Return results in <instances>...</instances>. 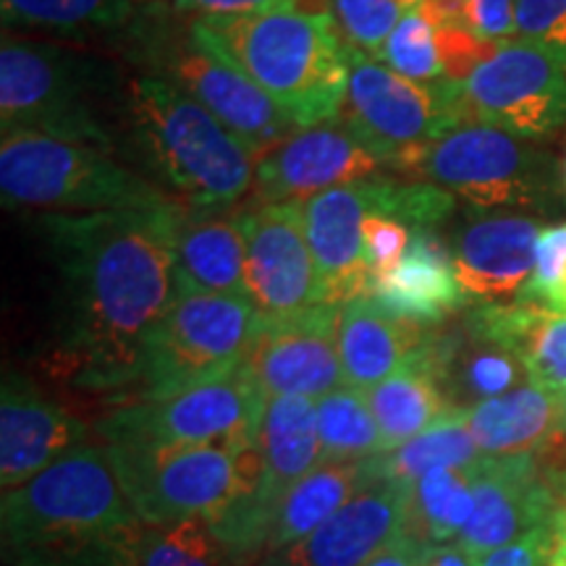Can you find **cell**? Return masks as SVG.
I'll list each match as a JSON object with an SVG mask.
<instances>
[{
    "mask_svg": "<svg viewBox=\"0 0 566 566\" xmlns=\"http://www.w3.org/2000/svg\"><path fill=\"white\" fill-rule=\"evenodd\" d=\"M365 462H321L289 488L275 509L265 556L302 541L370 483Z\"/></svg>",
    "mask_w": 566,
    "mask_h": 566,
    "instance_id": "obj_29",
    "label": "cell"
},
{
    "mask_svg": "<svg viewBox=\"0 0 566 566\" xmlns=\"http://www.w3.org/2000/svg\"><path fill=\"white\" fill-rule=\"evenodd\" d=\"M551 543H554V520L546 522V525L533 527L530 533L491 551V554L480 556L475 566H543Z\"/></svg>",
    "mask_w": 566,
    "mask_h": 566,
    "instance_id": "obj_43",
    "label": "cell"
},
{
    "mask_svg": "<svg viewBox=\"0 0 566 566\" xmlns=\"http://www.w3.org/2000/svg\"><path fill=\"white\" fill-rule=\"evenodd\" d=\"M338 313L342 307L317 304L286 317L260 315L258 334L242 367L265 399H321L346 384L338 354Z\"/></svg>",
    "mask_w": 566,
    "mask_h": 566,
    "instance_id": "obj_14",
    "label": "cell"
},
{
    "mask_svg": "<svg viewBox=\"0 0 566 566\" xmlns=\"http://www.w3.org/2000/svg\"><path fill=\"white\" fill-rule=\"evenodd\" d=\"M472 495L475 509L457 541L472 562L537 525H546L562 506V499L543 480L533 454L480 459L472 470Z\"/></svg>",
    "mask_w": 566,
    "mask_h": 566,
    "instance_id": "obj_17",
    "label": "cell"
},
{
    "mask_svg": "<svg viewBox=\"0 0 566 566\" xmlns=\"http://www.w3.org/2000/svg\"><path fill=\"white\" fill-rule=\"evenodd\" d=\"M134 512L145 525L210 522L247 488L265 483L258 443H103Z\"/></svg>",
    "mask_w": 566,
    "mask_h": 566,
    "instance_id": "obj_7",
    "label": "cell"
},
{
    "mask_svg": "<svg viewBox=\"0 0 566 566\" xmlns=\"http://www.w3.org/2000/svg\"><path fill=\"white\" fill-rule=\"evenodd\" d=\"M472 470H436L405 488V535L422 548L457 546L475 509Z\"/></svg>",
    "mask_w": 566,
    "mask_h": 566,
    "instance_id": "obj_31",
    "label": "cell"
},
{
    "mask_svg": "<svg viewBox=\"0 0 566 566\" xmlns=\"http://www.w3.org/2000/svg\"><path fill=\"white\" fill-rule=\"evenodd\" d=\"M254 443H258L265 467V501L275 516L281 495L323 462L321 433H317V401L307 396L265 399Z\"/></svg>",
    "mask_w": 566,
    "mask_h": 566,
    "instance_id": "obj_28",
    "label": "cell"
},
{
    "mask_svg": "<svg viewBox=\"0 0 566 566\" xmlns=\"http://www.w3.org/2000/svg\"><path fill=\"white\" fill-rule=\"evenodd\" d=\"M0 533L9 566H139L145 522L105 446L84 443L3 491Z\"/></svg>",
    "mask_w": 566,
    "mask_h": 566,
    "instance_id": "obj_2",
    "label": "cell"
},
{
    "mask_svg": "<svg viewBox=\"0 0 566 566\" xmlns=\"http://www.w3.org/2000/svg\"><path fill=\"white\" fill-rule=\"evenodd\" d=\"M380 61L407 80L422 84L446 82L443 21L428 6H412L388 38Z\"/></svg>",
    "mask_w": 566,
    "mask_h": 566,
    "instance_id": "obj_35",
    "label": "cell"
},
{
    "mask_svg": "<svg viewBox=\"0 0 566 566\" xmlns=\"http://www.w3.org/2000/svg\"><path fill=\"white\" fill-rule=\"evenodd\" d=\"M516 0H464L462 24L483 45H504L516 38Z\"/></svg>",
    "mask_w": 566,
    "mask_h": 566,
    "instance_id": "obj_41",
    "label": "cell"
},
{
    "mask_svg": "<svg viewBox=\"0 0 566 566\" xmlns=\"http://www.w3.org/2000/svg\"><path fill=\"white\" fill-rule=\"evenodd\" d=\"M189 27L250 76L300 129L342 116L349 42L331 11L279 6L247 17L195 19Z\"/></svg>",
    "mask_w": 566,
    "mask_h": 566,
    "instance_id": "obj_3",
    "label": "cell"
},
{
    "mask_svg": "<svg viewBox=\"0 0 566 566\" xmlns=\"http://www.w3.org/2000/svg\"><path fill=\"white\" fill-rule=\"evenodd\" d=\"M520 302L566 315V223L546 226L535 244V268Z\"/></svg>",
    "mask_w": 566,
    "mask_h": 566,
    "instance_id": "obj_38",
    "label": "cell"
},
{
    "mask_svg": "<svg viewBox=\"0 0 566 566\" xmlns=\"http://www.w3.org/2000/svg\"><path fill=\"white\" fill-rule=\"evenodd\" d=\"M562 181H564V189H566V158H564V166H562Z\"/></svg>",
    "mask_w": 566,
    "mask_h": 566,
    "instance_id": "obj_47",
    "label": "cell"
},
{
    "mask_svg": "<svg viewBox=\"0 0 566 566\" xmlns=\"http://www.w3.org/2000/svg\"><path fill=\"white\" fill-rule=\"evenodd\" d=\"M0 192L6 208L66 216L158 210L179 202L111 150L42 134H3Z\"/></svg>",
    "mask_w": 566,
    "mask_h": 566,
    "instance_id": "obj_6",
    "label": "cell"
},
{
    "mask_svg": "<svg viewBox=\"0 0 566 566\" xmlns=\"http://www.w3.org/2000/svg\"><path fill=\"white\" fill-rule=\"evenodd\" d=\"M564 412H566V391H564Z\"/></svg>",
    "mask_w": 566,
    "mask_h": 566,
    "instance_id": "obj_49",
    "label": "cell"
},
{
    "mask_svg": "<svg viewBox=\"0 0 566 566\" xmlns=\"http://www.w3.org/2000/svg\"><path fill=\"white\" fill-rule=\"evenodd\" d=\"M541 221L530 216H493L464 226L451 244L459 289L467 302L520 300L535 268Z\"/></svg>",
    "mask_w": 566,
    "mask_h": 566,
    "instance_id": "obj_21",
    "label": "cell"
},
{
    "mask_svg": "<svg viewBox=\"0 0 566 566\" xmlns=\"http://www.w3.org/2000/svg\"><path fill=\"white\" fill-rule=\"evenodd\" d=\"M405 535V488L373 478L349 504L263 566H365Z\"/></svg>",
    "mask_w": 566,
    "mask_h": 566,
    "instance_id": "obj_19",
    "label": "cell"
},
{
    "mask_svg": "<svg viewBox=\"0 0 566 566\" xmlns=\"http://www.w3.org/2000/svg\"><path fill=\"white\" fill-rule=\"evenodd\" d=\"M480 459L483 454L467 428L464 412H457L415 436L412 441L367 459V470H370V478L409 488L430 472L464 470V467H475Z\"/></svg>",
    "mask_w": 566,
    "mask_h": 566,
    "instance_id": "obj_32",
    "label": "cell"
},
{
    "mask_svg": "<svg viewBox=\"0 0 566 566\" xmlns=\"http://www.w3.org/2000/svg\"><path fill=\"white\" fill-rule=\"evenodd\" d=\"M176 208L38 218L59 273L53 357L76 388L113 394L137 386L147 338L179 296Z\"/></svg>",
    "mask_w": 566,
    "mask_h": 566,
    "instance_id": "obj_1",
    "label": "cell"
},
{
    "mask_svg": "<svg viewBox=\"0 0 566 566\" xmlns=\"http://www.w3.org/2000/svg\"><path fill=\"white\" fill-rule=\"evenodd\" d=\"M315 401L323 462H365L384 454V436L365 391L344 384Z\"/></svg>",
    "mask_w": 566,
    "mask_h": 566,
    "instance_id": "obj_34",
    "label": "cell"
},
{
    "mask_svg": "<svg viewBox=\"0 0 566 566\" xmlns=\"http://www.w3.org/2000/svg\"><path fill=\"white\" fill-rule=\"evenodd\" d=\"M90 428L19 370L0 388V485L11 491L87 441Z\"/></svg>",
    "mask_w": 566,
    "mask_h": 566,
    "instance_id": "obj_18",
    "label": "cell"
},
{
    "mask_svg": "<svg viewBox=\"0 0 566 566\" xmlns=\"http://www.w3.org/2000/svg\"><path fill=\"white\" fill-rule=\"evenodd\" d=\"M279 6H300V9L331 11L325 0H174V9L179 13H192L197 19L216 17H247L279 9Z\"/></svg>",
    "mask_w": 566,
    "mask_h": 566,
    "instance_id": "obj_42",
    "label": "cell"
},
{
    "mask_svg": "<svg viewBox=\"0 0 566 566\" xmlns=\"http://www.w3.org/2000/svg\"><path fill=\"white\" fill-rule=\"evenodd\" d=\"M384 160L342 116L294 132L258 158L254 202H307L325 189L359 184L380 174Z\"/></svg>",
    "mask_w": 566,
    "mask_h": 566,
    "instance_id": "obj_16",
    "label": "cell"
},
{
    "mask_svg": "<svg viewBox=\"0 0 566 566\" xmlns=\"http://www.w3.org/2000/svg\"><path fill=\"white\" fill-rule=\"evenodd\" d=\"M405 179L430 181L475 208H527L548 192V160L514 134L467 122L388 160Z\"/></svg>",
    "mask_w": 566,
    "mask_h": 566,
    "instance_id": "obj_9",
    "label": "cell"
},
{
    "mask_svg": "<svg viewBox=\"0 0 566 566\" xmlns=\"http://www.w3.org/2000/svg\"><path fill=\"white\" fill-rule=\"evenodd\" d=\"M464 323L516 354L530 384L554 394L566 391V315L516 300L478 304Z\"/></svg>",
    "mask_w": 566,
    "mask_h": 566,
    "instance_id": "obj_26",
    "label": "cell"
},
{
    "mask_svg": "<svg viewBox=\"0 0 566 566\" xmlns=\"http://www.w3.org/2000/svg\"><path fill=\"white\" fill-rule=\"evenodd\" d=\"M424 556H428V548H422L420 543L401 535L396 537L386 551H380L378 556L370 558L365 566H420Z\"/></svg>",
    "mask_w": 566,
    "mask_h": 566,
    "instance_id": "obj_44",
    "label": "cell"
},
{
    "mask_svg": "<svg viewBox=\"0 0 566 566\" xmlns=\"http://www.w3.org/2000/svg\"><path fill=\"white\" fill-rule=\"evenodd\" d=\"M436 325L388 313L373 296L346 302L338 313V354L346 386L370 391L417 357Z\"/></svg>",
    "mask_w": 566,
    "mask_h": 566,
    "instance_id": "obj_24",
    "label": "cell"
},
{
    "mask_svg": "<svg viewBox=\"0 0 566 566\" xmlns=\"http://www.w3.org/2000/svg\"><path fill=\"white\" fill-rule=\"evenodd\" d=\"M365 396L380 428V436H384L386 451L412 441L415 436L424 433L446 417L457 415L446 401L436 375L424 363L422 349L401 370L370 388Z\"/></svg>",
    "mask_w": 566,
    "mask_h": 566,
    "instance_id": "obj_30",
    "label": "cell"
},
{
    "mask_svg": "<svg viewBox=\"0 0 566 566\" xmlns=\"http://www.w3.org/2000/svg\"><path fill=\"white\" fill-rule=\"evenodd\" d=\"M258 310L247 296L187 292L147 338L137 399H160L226 378L244 365L258 334Z\"/></svg>",
    "mask_w": 566,
    "mask_h": 566,
    "instance_id": "obj_8",
    "label": "cell"
},
{
    "mask_svg": "<svg viewBox=\"0 0 566 566\" xmlns=\"http://www.w3.org/2000/svg\"><path fill=\"white\" fill-rule=\"evenodd\" d=\"M247 296L263 317H286L323 304L302 202L254 205L242 212Z\"/></svg>",
    "mask_w": 566,
    "mask_h": 566,
    "instance_id": "obj_15",
    "label": "cell"
},
{
    "mask_svg": "<svg viewBox=\"0 0 566 566\" xmlns=\"http://www.w3.org/2000/svg\"><path fill=\"white\" fill-rule=\"evenodd\" d=\"M409 3H412V6H417V3H424V0H409Z\"/></svg>",
    "mask_w": 566,
    "mask_h": 566,
    "instance_id": "obj_48",
    "label": "cell"
},
{
    "mask_svg": "<svg viewBox=\"0 0 566 566\" xmlns=\"http://www.w3.org/2000/svg\"><path fill=\"white\" fill-rule=\"evenodd\" d=\"M420 566H475V562L459 546H446L428 551V556L422 558Z\"/></svg>",
    "mask_w": 566,
    "mask_h": 566,
    "instance_id": "obj_46",
    "label": "cell"
},
{
    "mask_svg": "<svg viewBox=\"0 0 566 566\" xmlns=\"http://www.w3.org/2000/svg\"><path fill=\"white\" fill-rule=\"evenodd\" d=\"M370 296L388 313L424 325H441L467 304L451 247H446L433 229L412 231L405 258L373 283Z\"/></svg>",
    "mask_w": 566,
    "mask_h": 566,
    "instance_id": "obj_25",
    "label": "cell"
},
{
    "mask_svg": "<svg viewBox=\"0 0 566 566\" xmlns=\"http://www.w3.org/2000/svg\"><path fill=\"white\" fill-rule=\"evenodd\" d=\"M365 242V263L370 273V289L378 279H384L388 271L399 265L405 258L409 242H412V229L407 223L396 221L384 212H370L363 226Z\"/></svg>",
    "mask_w": 566,
    "mask_h": 566,
    "instance_id": "obj_40",
    "label": "cell"
},
{
    "mask_svg": "<svg viewBox=\"0 0 566 566\" xmlns=\"http://www.w3.org/2000/svg\"><path fill=\"white\" fill-rule=\"evenodd\" d=\"M116 84V69L95 55L6 32L0 45V129L116 153L108 124Z\"/></svg>",
    "mask_w": 566,
    "mask_h": 566,
    "instance_id": "obj_5",
    "label": "cell"
},
{
    "mask_svg": "<svg viewBox=\"0 0 566 566\" xmlns=\"http://www.w3.org/2000/svg\"><path fill=\"white\" fill-rule=\"evenodd\" d=\"M124 116L142 158L181 205L233 208L254 189L250 147L163 76L147 71L124 82Z\"/></svg>",
    "mask_w": 566,
    "mask_h": 566,
    "instance_id": "obj_4",
    "label": "cell"
},
{
    "mask_svg": "<svg viewBox=\"0 0 566 566\" xmlns=\"http://www.w3.org/2000/svg\"><path fill=\"white\" fill-rule=\"evenodd\" d=\"M342 118L384 160L433 142L470 122L459 82L407 80L380 59L349 45V87Z\"/></svg>",
    "mask_w": 566,
    "mask_h": 566,
    "instance_id": "obj_11",
    "label": "cell"
},
{
    "mask_svg": "<svg viewBox=\"0 0 566 566\" xmlns=\"http://www.w3.org/2000/svg\"><path fill=\"white\" fill-rule=\"evenodd\" d=\"M142 61L150 66V74L176 84L208 108L226 129L250 147L254 158L300 132L286 111H281L221 53L212 51L208 42L197 38L192 27L184 34L155 30L147 38Z\"/></svg>",
    "mask_w": 566,
    "mask_h": 566,
    "instance_id": "obj_12",
    "label": "cell"
},
{
    "mask_svg": "<svg viewBox=\"0 0 566 566\" xmlns=\"http://www.w3.org/2000/svg\"><path fill=\"white\" fill-rule=\"evenodd\" d=\"M516 40L533 42L566 69V0H516Z\"/></svg>",
    "mask_w": 566,
    "mask_h": 566,
    "instance_id": "obj_39",
    "label": "cell"
},
{
    "mask_svg": "<svg viewBox=\"0 0 566 566\" xmlns=\"http://www.w3.org/2000/svg\"><path fill=\"white\" fill-rule=\"evenodd\" d=\"M422 357L454 412H467L480 401L527 384L520 357L475 334L464 321L457 328L436 325L422 346Z\"/></svg>",
    "mask_w": 566,
    "mask_h": 566,
    "instance_id": "obj_23",
    "label": "cell"
},
{
    "mask_svg": "<svg viewBox=\"0 0 566 566\" xmlns=\"http://www.w3.org/2000/svg\"><path fill=\"white\" fill-rule=\"evenodd\" d=\"M139 566H247L210 533L205 522L145 525L139 543Z\"/></svg>",
    "mask_w": 566,
    "mask_h": 566,
    "instance_id": "obj_36",
    "label": "cell"
},
{
    "mask_svg": "<svg viewBox=\"0 0 566 566\" xmlns=\"http://www.w3.org/2000/svg\"><path fill=\"white\" fill-rule=\"evenodd\" d=\"M137 0H0L9 30H38L53 34H87L118 30L134 13Z\"/></svg>",
    "mask_w": 566,
    "mask_h": 566,
    "instance_id": "obj_33",
    "label": "cell"
},
{
    "mask_svg": "<svg viewBox=\"0 0 566 566\" xmlns=\"http://www.w3.org/2000/svg\"><path fill=\"white\" fill-rule=\"evenodd\" d=\"M543 566H566V501L554 514V543Z\"/></svg>",
    "mask_w": 566,
    "mask_h": 566,
    "instance_id": "obj_45",
    "label": "cell"
},
{
    "mask_svg": "<svg viewBox=\"0 0 566 566\" xmlns=\"http://www.w3.org/2000/svg\"><path fill=\"white\" fill-rule=\"evenodd\" d=\"M325 3L334 13L344 40L373 59L384 55L396 24L412 9L409 0H325Z\"/></svg>",
    "mask_w": 566,
    "mask_h": 566,
    "instance_id": "obj_37",
    "label": "cell"
},
{
    "mask_svg": "<svg viewBox=\"0 0 566 566\" xmlns=\"http://www.w3.org/2000/svg\"><path fill=\"white\" fill-rule=\"evenodd\" d=\"M467 118L514 134L548 137L566 126V69L525 40L493 45L459 82Z\"/></svg>",
    "mask_w": 566,
    "mask_h": 566,
    "instance_id": "obj_13",
    "label": "cell"
},
{
    "mask_svg": "<svg viewBox=\"0 0 566 566\" xmlns=\"http://www.w3.org/2000/svg\"><path fill=\"white\" fill-rule=\"evenodd\" d=\"M174 252L179 289L247 296V233L242 212L229 208H192L179 202Z\"/></svg>",
    "mask_w": 566,
    "mask_h": 566,
    "instance_id": "obj_22",
    "label": "cell"
},
{
    "mask_svg": "<svg viewBox=\"0 0 566 566\" xmlns=\"http://www.w3.org/2000/svg\"><path fill=\"white\" fill-rule=\"evenodd\" d=\"M302 212L323 304L344 307L346 302L370 296L363 242V226L373 212L367 181L325 189L302 202Z\"/></svg>",
    "mask_w": 566,
    "mask_h": 566,
    "instance_id": "obj_20",
    "label": "cell"
},
{
    "mask_svg": "<svg viewBox=\"0 0 566 566\" xmlns=\"http://www.w3.org/2000/svg\"><path fill=\"white\" fill-rule=\"evenodd\" d=\"M265 396L244 367L226 378L111 409L95 424L103 443H181L244 449L258 438Z\"/></svg>",
    "mask_w": 566,
    "mask_h": 566,
    "instance_id": "obj_10",
    "label": "cell"
},
{
    "mask_svg": "<svg viewBox=\"0 0 566 566\" xmlns=\"http://www.w3.org/2000/svg\"><path fill=\"white\" fill-rule=\"evenodd\" d=\"M464 420L483 457L535 454L566 424L564 394H554L527 380L512 391L467 409Z\"/></svg>",
    "mask_w": 566,
    "mask_h": 566,
    "instance_id": "obj_27",
    "label": "cell"
}]
</instances>
